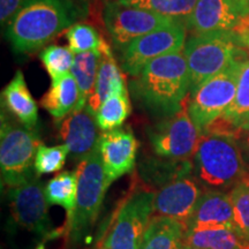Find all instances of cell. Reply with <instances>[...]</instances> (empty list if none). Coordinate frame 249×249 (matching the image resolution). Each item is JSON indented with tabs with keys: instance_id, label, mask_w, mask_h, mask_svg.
<instances>
[{
	"instance_id": "ffe728a7",
	"label": "cell",
	"mask_w": 249,
	"mask_h": 249,
	"mask_svg": "<svg viewBox=\"0 0 249 249\" xmlns=\"http://www.w3.org/2000/svg\"><path fill=\"white\" fill-rule=\"evenodd\" d=\"M80 101V90L71 73L52 80L49 91L40 99V105L58 120H62L75 110Z\"/></svg>"
},
{
	"instance_id": "52a82bcc",
	"label": "cell",
	"mask_w": 249,
	"mask_h": 249,
	"mask_svg": "<svg viewBox=\"0 0 249 249\" xmlns=\"http://www.w3.org/2000/svg\"><path fill=\"white\" fill-rule=\"evenodd\" d=\"M154 198L155 192L149 189L130 193L118 209L98 249H140L154 216Z\"/></svg>"
},
{
	"instance_id": "d6986e66",
	"label": "cell",
	"mask_w": 249,
	"mask_h": 249,
	"mask_svg": "<svg viewBox=\"0 0 249 249\" xmlns=\"http://www.w3.org/2000/svg\"><path fill=\"white\" fill-rule=\"evenodd\" d=\"M186 223L164 216L151 217L140 249H186Z\"/></svg>"
},
{
	"instance_id": "3957f363",
	"label": "cell",
	"mask_w": 249,
	"mask_h": 249,
	"mask_svg": "<svg viewBox=\"0 0 249 249\" xmlns=\"http://www.w3.org/2000/svg\"><path fill=\"white\" fill-rule=\"evenodd\" d=\"M192 176L204 189L231 191L248 173L236 138L204 132L192 157Z\"/></svg>"
},
{
	"instance_id": "277c9868",
	"label": "cell",
	"mask_w": 249,
	"mask_h": 249,
	"mask_svg": "<svg viewBox=\"0 0 249 249\" xmlns=\"http://www.w3.org/2000/svg\"><path fill=\"white\" fill-rule=\"evenodd\" d=\"M246 48L234 31L192 34L183 48L191 75V93L234 62L248 59Z\"/></svg>"
},
{
	"instance_id": "9a60e30c",
	"label": "cell",
	"mask_w": 249,
	"mask_h": 249,
	"mask_svg": "<svg viewBox=\"0 0 249 249\" xmlns=\"http://www.w3.org/2000/svg\"><path fill=\"white\" fill-rule=\"evenodd\" d=\"M98 145L110 185L134 169L139 141L130 130L118 128L103 132Z\"/></svg>"
},
{
	"instance_id": "e0dca14e",
	"label": "cell",
	"mask_w": 249,
	"mask_h": 249,
	"mask_svg": "<svg viewBox=\"0 0 249 249\" xmlns=\"http://www.w3.org/2000/svg\"><path fill=\"white\" fill-rule=\"evenodd\" d=\"M187 229H235L234 214L230 192L204 189L192 217L187 220Z\"/></svg>"
},
{
	"instance_id": "cb8c5ba5",
	"label": "cell",
	"mask_w": 249,
	"mask_h": 249,
	"mask_svg": "<svg viewBox=\"0 0 249 249\" xmlns=\"http://www.w3.org/2000/svg\"><path fill=\"white\" fill-rule=\"evenodd\" d=\"M105 48V46H104ZM103 50L83 52L75 54L71 73L75 77L80 90V101L74 111L82 110L88 104V99L95 87L99 66H101Z\"/></svg>"
},
{
	"instance_id": "836d02e7",
	"label": "cell",
	"mask_w": 249,
	"mask_h": 249,
	"mask_svg": "<svg viewBox=\"0 0 249 249\" xmlns=\"http://www.w3.org/2000/svg\"><path fill=\"white\" fill-rule=\"evenodd\" d=\"M37 249H44V248H43V246H39V247L37 248Z\"/></svg>"
},
{
	"instance_id": "d4e9b609",
	"label": "cell",
	"mask_w": 249,
	"mask_h": 249,
	"mask_svg": "<svg viewBox=\"0 0 249 249\" xmlns=\"http://www.w3.org/2000/svg\"><path fill=\"white\" fill-rule=\"evenodd\" d=\"M222 118L238 133L249 128V58L241 66L234 101Z\"/></svg>"
},
{
	"instance_id": "6da1fadb",
	"label": "cell",
	"mask_w": 249,
	"mask_h": 249,
	"mask_svg": "<svg viewBox=\"0 0 249 249\" xmlns=\"http://www.w3.org/2000/svg\"><path fill=\"white\" fill-rule=\"evenodd\" d=\"M133 81V90L147 107L171 116L191 93V75L183 50L160 57L143 68Z\"/></svg>"
},
{
	"instance_id": "83f0119b",
	"label": "cell",
	"mask_w": 249,
	"mask_h": 249,
	"mask_svg": "<svg viewBox=\"0 0 249 249\" xmlns=\"http://www.w3.org/2000/svg\"><path fill=\"white\" fill-rule=\"evenodd\" d=\"M65 37L68 42V48L75 54L103 50L107 45L96 28L88 23L71 24L65 31Z\"/></svg>"
},
{
	"instance_id": "4316f807",
	"label": "cell",
	"mask_w": 249,
	"mask_h": 249,
	"mask_svg": "<svg viewBox=\"0 0 249 249\" xmlns=\"http://www.w3.org/2000/svg\"><path fill=\"white\" fill-rule=\"evenodd\" d=\"M120 4L155 12L186 22L197 0H118Z\"/></svg>"
},
{
	"instance_id": "5bb4252c",
	"label": "cell",
	"mask_w": 249,
	"mask_h": 249,
	"mask_svg": "<svg viewBox=\"0 0 249 249\" xmlns=\"http://www.w3.org/2000/svg\"><path fill=\"white\" fill-rule=\"evenodd\" d=\"M203 192L204 188L192 174L172 179L155 192L154 214L187 223Z\"/></svg>"
},
{
	"instance_id": "d6a6232c",
	"label": "cell",
	"mask_w": 249,
	"mask_h": 249,
	"mask_svg": "<svg viewBox=\"0 0 249 249\" xmlns=\"http://www.w3.org/2000/svg\"><path fill=\"white\" fill-rule=\"evenodd\" d=\"M236 141L240 147L242 157H244L246 167L249 173V128L245 130H240L236 135Z\"/></svg>"
},
{
	"instance_id": "7a4b0ae2",
	"label": "cell",
	"mask_w": 249,
	"mask_h": 249,
	"mask_svg": "<svg viewBox=\"0 0 249 249\" xmlns=\"http://www.w3.org/2000/svg\"><path fill=\"white\" fill-rule=\"evenodd\" d=\"M77 17L71 0H26L7 26V38L17 52H33L68 29Z\"/></svg>"
},
{
	"instance_id": "f1b7e54d",
	"label": "cell",
	"mask_w": 249,
	"mask_h": 249,
	"mask_svg": "<svg viewBox=\"0 0 249 249\" xmlns=\"http://www.w3.org/2000/svg\"><path fill=\"white\" fill-rule=\"evenodd\" d=\"M235 229L249 241V173L230 191Z\"/></svg>"
},
{
	"instance_id": "8992f818",
	"label": "cell",
	"mask_w": 249,
	"mask_h": 249,
	"mask_svg": "<svg viewBox=\"0 0 249 249\" xmlns=\"http://www.w3.org/2000/svg\"><path fill=\"white\" fill-rule=\"evenodd\" d=\"M40 142L36 130L9 120L4 110L0 126V170L1 183L13 188L33 178L35 158Z\"/></svg>"
},
{
	"instance_id": "44dd1931",
	"label": "cell",
	"mask_w": 249,
	"mask_h": 249,
	"mask_svg": "<svg viewBox=\"0 0 249 249\" xmlns=\"http://www.w3.org/2000/svg\"><path fill=\"white\" fill-rule=\"evenodd\" d=\"M124 90H127L124 77L112 55L110 48L105 45V48L103 49L101 66L96 77L95 87L88 99V105L96 113L99 107L112 93L124 91Z\"/></svg>"
},
{
	"instance_id": "2e32d148",
	"label": "cell",
	"mask_w": 249,
	"mask_h": 249,
	"mask_svg": "<svg viewBox=\"0 0 249 249\" xmlns=\"http://www.w3.org/2000/svg\"><path fill=\"white\" fill-rule=\"evenodd\" d=\"M101 135L96 113L88 104L68 114L59 126V138L70 149L71 158L79 161L98 147Z\"/></svg>"
},
{
	"instance_id": "4fadbf2b",
	"label": "cell",
	"mask_w": 249,
	"mask_h": 249,
	"mask_svg": "<svg viewBox=\"0 0 249 249\" xmlns=\"http://www.w3.org/2000/svg\"><path fill=\"white\" fill-rule=\"evenodd\" d=\"M247 17V0H197L185 24L187 30L196 35L235 31Z\"/></svg>"
},
{
	"instance_id": "ba28073f",
	"label": "cell",
	"mask_w": 249,
	"mask_h": 249,
	"mask_svg": "<svg viewBox=\"0 0 249 249\" xmlns=\"http://www.w3.org/2000/svg\"><path fill=\"white\" fill-rule=\"evenodd\" d=\"M247 60V59H246ZM245 60L236 61L191 93L188 112L198 129L203 130L222 117L234 101L240 70Z\"/></svg>"
},
{
	"instance_id": "8fae6325",
	"label": "cell",
	"mask_w": 249,
	"mask_h": 249,
	"mask_svg": "<svg viewBox=\"0 0 249 249\" xmlns=\"http://www.w3.org/2000/svg\"><path fill=\"white\" fill-rule=\"evenodd\" d=\"M103 18L114 45L120 50L139 37L179 21L155 12L120 4L118 0L107 2Z\"/></svg>"
},
{
	"instance_id": "9c48e42d",
	"label": "cell",
	"mask_w": 249,
	"mask_h": 249,
	"mask_svg": "<svg viewBox=\"0 0 249 249\" xmlns=\"http://www.w3.org/2000/svg\"><path fill=\"white\" fill-rule=\"evenodd\" d=\"M188 97L178 112L167 116L149 130L152 149L160 157L185 160L193 157L201 138V130L188 112Z\"/></svg>"
},
{
	"instance_id": "30bf717a",
	"label": "cell",
	"mask_w": 249,
	"mask_h": 249,
	"mask_svg": "<svg viewBox=\"0 0 249 249\" xmlns=\"http://www.w3.org/2000/svg\"><path fill=\"white\" fill-rule=\"evenodd\" d=\"M186 34L185 22L178 21L134 39L121 50V67L129 75L138 76L150 61L183 50Z\"/></svg>"
},
{
	"instance_id": "484cf974",
	"label": "cell",
	"mask_w": 249,
	"mask_h": 249,
	"mask_svg": "<svg viewBox=\"0 0 249 249\" xmlns=\"http://www.w3.org/2000/svg\"><path fill=\"white\" fill-rule=\"evenodd\" d=\"M132 107L128 91H118L112 93L96 112V119L102 132H110L120 128L130 114Z\"/></svg>"
},
{
	"instance_id": "f546056e",
	"label": "cell",
	"mask_w": 249,
	"mask_h": 249,
	"mask_svg": "<svg viewBox=\"0 0 249 249\" xmlns=\"http://www.w3.org/2000/svg\"><path fill=\"white\" fill-rule=\"evenodd\" d=\"M39 58L50 77L55 80L71 73L75 53L70 48L51 45L43 50Z\"/></svg>"
},
{
	"instance_id": "7402d4cb",
	"label": "cell",
	"mask_w": 249,
	"mask_h": 249,
	"mask_svg": "<svg viewBox=\"0 0 249 249\" xmlns=\"http://www.w3.org/2000/svg\"><path fill=\"white\" fill-rule=\"evenodd\" d=\"M186 249H249V241L229 227L193 229L185 235Z\"/></svg>"
},
{
	"instance_id": "5b68a950",
	"label": "cell",
	"mask_w": 249,
	"mask_h": 249,
	"mask_svg": "<svg viewBox=\"0 0 249 249\" xmlns=\"http://www.w3.org/2000/svg\"><path fill=\"white\" fill-rule=\"evenodd\" d=\"M76 205L67 229V235L73 242L80 241L95 224L110 183L103 165L99 145L76 167Z\"/></svg>"
},
{
	"instance_id": "4dcf8cb0",
	"label": "cell",
	"mask_w": 249,
	"mask_h": 249,
	"mask_svg": "<svg viewBox=\"0 0 249 249\" xmlns=\"http://www.w3.org/2000/svg\"><path fill=\"white\" fill-rule=\"evenodd\" d=\"M70 149L66 144L48 147L44 143L39 145L35 158V172L37 176L49 174L60 171L64 167L70 155Z\"/></svg>"
},
{
	"instance_id": "ac0fdd59",
	"label": "cell",
	"mask_w": 249,
	"mask_h": 249,
	"mask_svg": "<svg viewBox=\"0 0 249 249\" xmlns=\"http://www.w3.org/2000/svg\"><path fill=\"white\" fill-rule=\"evenodd\" d=\"M1 103L21 124L29 129L35 128L38 121V107L21 71H18L11 82L2 89Z\"/></svg>"
},
{
	"instance_id": "7c38bea8",
	"label": "cell",
	"mask_w": 249,
	"mask_h": 249,
	"mask_svg": "<svg viewBox=\"0 0 249 249\" xmlns=\"http://www.w3.org/2000/svg\"><path fill=\"white\" fill-rule=\"evenodd\" d=\"M8 198L12 217L18 225L37 235H51L53 231L49 216L50 204L45 187L37 174L26 182L9 188Z\"/></svg>"
},
{
	"instance_id": "603a6c76",
	"label": "cell",
	"mask_w": 249,
	"mask_h": 249,
	"mask_svg": "<svg viewBox=\"0 0 249 249\" xmlns=\"http://www.w3.org/2000/svg\"><path fill=\"white\" fill-rule=\"evenodd\" d=\"M77 176L76 171H64L58 173L45 186V196L50 205H59L67 213L64 230L67 232L76 205Z\"/></svg>"
},
{
	"instance_id": "e575fe53",
	"label": "cell",
	"mask_w": 249,
	"mask_h": 249,
	"mask_svg": "<svg viewBox=\"0 0 249 249\" xmlns=\"http://www.w3.org/2000/svg\"><path fill=\"white\" fill-rule=\"evenodd\" d=\"M247 1H248V4H249V0H247Z\"/></svg>"
},
{
	"instance_id": "1f68e13d",
	"label": "cell",
	"mask_w": 249,
	"mask_h": 249,
	"mask_svg": "<svg viewBox=\"0 0 249 249\" xmlns=\"http://www.w3.org/2000/svg\"><path fill=\"white\" fill-rule=\"evenodd\" d=\"M26 0H0V21L1 26H8Z\"/></svg>"
}]
</instances>
